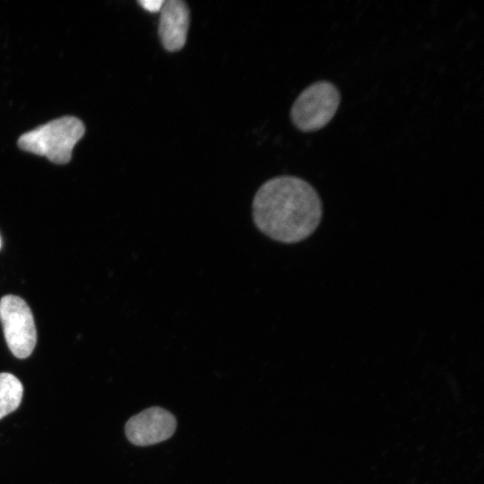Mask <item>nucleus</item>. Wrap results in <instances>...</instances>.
I'll list each match as a JSON object with an SVG mask.
<instances>
[{
  "label": "nucleus",
  "mask_w": 484,
  "mask_h": 484,
  "mask_svg": "<svg viewBox=\"0 0 484 484\" xmlns=\"http://www.w3.org/2000/svg\"><path fill=\"white\" fill-rule=\"evenodd\" d=\"M323 203L305 179L281 175L266 180L252 203L255 227L272 240L295 244L312 235L320 224Z\"/></svg>",
  "instance_id": "1"
},
{
  "label": "nucleus",
  "mask_w": 484,
  "mask_h": 484,
  "mask_svg": "<svg viewBox=\"0 0 484 484\" xmlns=\"http://www.w3.org/2000/svg\"><path fill=\"white\" fill-rule=\"evenodd\" d=\"M83 123L74 117H63L23 134L19 147L33 154L45 156L56 164H65L73 149L83 136Z\"/></svg>",
  "instance_id": "2"
},
{
  "label": "nucleus",
  "mask_w": 484,
  "mask_h": 484,
  "mask_svg": "<svg viewBox=\"0 0 484 484\" xmlns=\"http://www.w3.org/2000/svg\"><path fill=\"white\" fill-rule=\"evenodd\" d=\"M341 103V92L332 82L319 80L306 87L290 108L292 124L302 132H313L326 125Z\"/></svg>",
  "instance_id": "3"
},
{
  "label": "nucleus",
  "mask_w": 484,
  "mask_h": 484,
  "mask_svg": "<svg viewBox=\"0 0 484 484\" xmlns=\"http://www.w3.org/2000/svg\"><path fill=\"white\" fill-rule=\"evenodd\" d=\"M0 319L7 346L18 359H26L37 343V330L28 304L15 295H5L0 301Z\"/></svg>",
  "instance_id": "4"
},
{
  "label": "nucleus",
  "mask_w": 484,
  "mask_h": 484,
  "mask_svg": "<svg viewBox=\"0 0 484 484\" xmlns=\"http://www.w3.org/2000/svg\"><path fill=\"white\" fill-rule=\"evenodd\" d=\"M176 428L177 420L172 413L160 407H151L131 417L125 431L132 444L146 446L169 439Z\"/></svg>",
  "instance_id": "5"
},
{
  "label": "nucleus",
  "mask_w": 484,
  "mask_h": 484,
  "mask_svg": "<svg viewBox=\"0 0 484 484\" xmlns=\"http://www.w3.org/2000/svg\"><path fill=\"white\" fill-rule=\"evenodd\" d=\"M158 38L166 51L177 52L186 42L190 9L182 0L165 1L160 10Z\"/></svg>",
  "instance_id": "6"
},
{
  "label": "nucleus",
  "mask_w": 484,
  "mask_h": 484,
  "mask_svg": "<svg viewBox=\"0 0 484 484\" xmlns=\"http://www.w3.org/2000/svg\"><path fill=\"white\" fill-rule=\"evenodd\" d=\"M22 394L23 386L15 376L0 373V419L19 407Z\"/></svg>",
  "instance_id": "7"
},
{
  "label": "nucleus",
  "mask_w": 484,
  "mask_h": 484,
  "mask_svg": "<svg viewBox=\"0 0 484 484\" xmlns=\"http://www.w3.org/2000/svg\"><path fill=\"white\" fill-rule=\"evenodd\" d=\"M164 0H142L138 1V4L146 11L150 13H157L161 9Z\"/></svg>",
  "instance_id": "8"
},
{
  "label": "nucleus",
  "mask_w": 484,
  "mask_h": 484,
  "mask_svg": "<svg viewBox=\"0 0 484 484\" xmlns=\"http://www.w3.org/2000/svg\"><path fill=\"white\" fill-rule=\"evenodd\" d=\"M0 246H1V240H0Z\"/></svg>",
  "instance_id": "9"
}]
</instances>
